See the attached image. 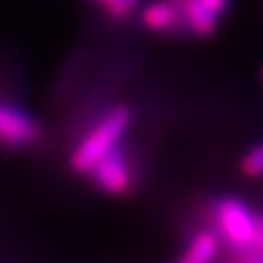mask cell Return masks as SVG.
Segmentation results:
<instances>
[{"label":"cell","mask_w":263,"mask_h":263,"mask_svg":"<svg viewBox=\"0 0 263 263\" xmlns=\"http://www.w3.org/2000/svg\"><path fill=\"white\" fill-rule=\"evenodd\" d=\"M261 81H263V70H261Z\"/></svg>","instance_id":"8fae6325"},{"label":"cell","mask_w":263,"mask_h":263,"mask_svg":"<svg viewBox=\"0 0 263 263\" xmlns=\"http://www.w3.org/2000/svg\"><path fill=\"white\" fill-rule=\"evenodd\" d=\"M111 24H126L139 15L144 0H90Z\"/></svg>","instance_id":"ba28073f"},{"label":"cell","mask_w":263,"mask_h":263,"mask_svg":"<svg viewBox=\"0 0 263 263\" xmlns=\"http://www.w3.org/2000/svg\"><path fill=\"white\" fill-rule=\"evenodd\" d=\"M91 183L99 190H103L111 196H123L134 185V163H132V154L124 143H121L117 148H114L110 154L103 157L88 172Z\"/></svg>","instance_id":"5b68a950"},{"label":"cell","mask_w":263,"mask_h":263,"mask_svg":"<svg viewBox=\"0 0 263 263\" xmlns=\"http://www.w3.org/2000/svg\"><path fill=\"white\" fill-rule=\"evenodd\" d=\"M132 123L134 110L130 104H114L104 110L75 143L70 156L71 168L77 174L90 172L106 154L124 143Z\"/></svg>","instance_id":"6da1fadb"},{"label":"cell","mask_w":263,"mask_h":263,"mask_svg":"<svg viewBox=\"0 0 263 263\" xmlns=\"http://www.w3.org/2000/svg\"><path fill=\"white\" fill-rule=\"evenodd\" d=\"M258 212L249 201L238 196H218L206 206L209 227L218 234L229 254L251 249L258 232Z\"/></svg>","instance_id":"7a4b0ae2"},{"label":"cell","mask_w":263,"mask_h":263,"mask_svg":"<svg viewBox=\"0 0 263 263\" xmlns=\"http://www.w3.org/2000/svg\"><path fill=\"white\" fill-rule=\"evenodd\" d=\"M181 16L183 39L206 41L216 37L232 13L234 0H174Z\"/></svg>","instance_id":"3957f363"},{"label":"cell","mask_w":263,"mask_h":263,"mask_svg":"<svg viewBox=\"0 0 263 263\" xmlns=\"http://www.w3.org/2000/svg\"><path fill=\"white\" fill-rule=\"evenodd\" d=\"M245 252H252V254L263 258V209H259V212H258V232H256V238H254V241H252L251 249Z\"/></svg>","instance_id":"30bf717a"},{"label":"cell","mask_w":263,"mask_h":263,"mask_svg":"<svg viewBox=\"0 0 263 263\" xmlns=\"http://www.w3.org/2000/svg\"><path fill=\"white\" fill-rule=\"evenodd\" d=\"M137 18L139 24L152 35L183 39L181 16L174 0H144Z\"/></svg>","instance_id":"8992f818"},{"label":"cell","mask_w":263,"mask_h":263,"mask_svg":"<svg viewBox=\"0 0 263 263\" xmlns=\"http://www.w3.org/2000/svg\"><path fill=\"white\" fill-rule=\"evenodd\" d=\"M223 245L210 227L194 232L176 263H218Z\"/></svg>","instance_id":"52a82bcc"},{"label":"cell","mask_w":263,"mask_h":263,"mask_svg":"<svg viewBox=\"0 0 263 263\" xmlns=\"http://www.w3.org/2000/svg\"><path fill=\"white\" fill-rule=\"evenodd\" d=\"M42 137L39 119L16 103L0 99V146L24 150L37 144Z\"/></svg>","instance_id":"277c9868"},{"label":"cell","mask_w":263,"mask_h":263,"mask_svg":"<svg viewBox=\"0 0 263 263\" xmlns=\"http://www.w3.org/2000/svg\"><path fill=\"white\" fill-rule=\"evenodd\" d=\"M239 170L249 179L263 177V139L252 143L239 157Z\"/></svg>","instance_id":"9c48e42d"}]
</instances>
